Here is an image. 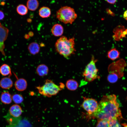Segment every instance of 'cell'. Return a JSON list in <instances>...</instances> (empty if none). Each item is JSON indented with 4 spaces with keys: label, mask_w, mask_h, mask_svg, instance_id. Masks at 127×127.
<instances>
[{
    "label": "cell",
    "mask_w": 127,
    "mask_h": 127,
    "mask_svg": "<svg viewBox=\"0 0 127 127\" xmlns=\"http://www.w3.org/2000/svg\"><path fill=\"white\" fill-rule=\"evenodd\" d=\"M117 100L116 96L114 94L103 96L98 103L96 111L89 116L108 121L115 119H121L123 117Z\"/></svg>",
    "instance_id": "cell-1"
},
{
    "label": "cell",
    "mask_w": 127,
    "mask_h": 127,
    "mask_svg": "<svg viewBox=\"0 0 127 127\" xmlns=\"http://www.w3.org/2000/svg\"><path fill=\"white\" fill-rule=\"evenodd\" d=\"M75 45L74 37L68 39L63 36L57 40L55 47L56 51L60 55L65 58H68L76 51Z\"/></svg>",
    "instance_id": "cell-2"
},
{
    "label": "cell",
    "mask_w": 127,
    "mask_h": 127,
    "mask_svg": "<svg viewBox=\"0 0 127 127\" xmlns=\"http://www.w3.org/2000/svg\"><path fill=\"white\" fill-rule=\"evenodd\" d=\"M77 16L74 9L67 6L62 7L56 13L57 18L59 21L65 24H71Z\"/></svg>",
    "instance_id": "cell-3"
},
{
    "label": "cell",
    "mask_w": 127,
    "mask_h": 127,
    "mask_svg": "<svg viewBox=\"0 0 127 127\" xmlns=\"http://www.w3.org/2000/svg\"><path fill=\"white\" fill-rule=\"evenodd\" d=\"M63 84L59 86L50 79H47L44 84L36 87L39 92L42 95L48 97L56 95L64 87Z\"/></svg>",
    "instance_id": "cell-4"
},
{
    "label": "cell",
    "mask_w": 127,
    "mask_h": 127,
    "mask_svg": "<svg viewBox=\"0 0 127 127\" xmlns=\"http://www.w3.org/2000/svg\"><path fill=\"white\" fill-rule=\"evenodd\" d=\"M97 61L93 56L90 61L86 66L82 74L86 82H91L100 77L97 74L98 70L95 64Z\"/></svg>",
    "instance_id": "cell-5"
},
{
    "label": "cell",
    "mask_w": 127,
    "mask_h": 127,
    "mask_svg": "<svg viewBox=\"0 0 127 127\" xmlns=\"http://www.w3.org/2000/svg\"><path fill=\"white\" fill-rule=\"evenodd\" d=\"M8 123L6 127H32L29 121L21 117L16 118L11 116L8 112L5 116Z\"/></svg>",
    "instance_id": "cell-6"
},
{
    "label": "cell",
    "mask_w": 127,
    "mask_h": 127,
    "mask_svg": "<svg viewBox=\"0 0 127 127\" xmlns=\"http://www.w3.org/2000/svg\"><path fill=\"white\" fill-rule=\"evenodd\" d=\"M82 106L86 111L89 116L94 113L97 110L98 106L97 102L94 99L84 98Z\"/></svg>",
    "instance_id": "cell-7"
},
{
    "label": "cell",
    "mask_w": 127,
    "mask_h": 127,
    "mask_svg": "<svg viewBox=\"0 0 127 127\" xmlns=\"http://www.w3.org/2000/svg\"><path fill=\"white\" fill-rule=\"evenodd\" d=\"M8 33V29L3 26L0 22V52L4 56H5L4 52V42L7 39Z\"/></svg>",
    "instance_id": "cell-8"
},
{
    "label": "cell",
    "mask_w": 127,
    "mask_h": 127,
    "mask_svg": "<svg viewBox=\"0 0 127 127\" xmlns=\"http://www.w3.org/2000/svg\"><path fill=\"white\" fill-rule=\"evenodd\" d=\"M8 112L12 117L17 118L20 116L22 113V110L19 105L14 104L10 107Z\"/></svg>",
    "instance_id": "cell-9"
},
{
    "label": "cell",
    "mask_w": 127,
    "mask_h": 127,
    "mask_svg": "<svg viewBox=\"0 0 127 127\" xmlns=\"http://www.w3.org/2000/svg\"><path fill=\"white\" fill-rule=\"evenodd\" d=\"M27 84L26 80L24 79H18L16 81L15 86L16 89L18 91H22L27 88Z\"/></svg>",
    "instance_id": "cell-10"
},
{
    "label": "cell",
    "mask_w": 127,
    "mask_h": 127,
    "mask_svg": "<svg viewBox=\"0 0 127 127\" xmlns=\"http://www.w3.org/2000/svg\"><path fill=\"white\" fill-rule=\"evenodd\" d=\"M13 85V82L9 77L2 78L0 80V86L3 89H8L11 88Z\"/></svg>",
    "instance_id": "cell-11"
},
{
    "label": "cell",
    "mask_w": 127,
    "mask_h": 127,
    "mask_svg": "<svg viewBox=\"0 0 127 127\" xmlns=\"http://www.w3.org/2000/svg\"><path fill=\"white\" fill-rule=\"evenodd\" d=\"M51 32L52 34L56 36H59L62 35L64 32L63 26L59 24H56L52 27Z\"/></svg>",
    "instance_id": "cell-12"
},
{
    "label": "cell",
    "mask_w": 127,
    "mask_h": 127,
    "mask_svg": "<svg viewBox=\"0 0 127 127\" xmlns=\"http://www.w3.org/2000/svg\"><path fill=\"white\" fill-rule=\"evenodd\" d=\"M0 99L1 102L5 104L10 103L12 99L11 94L8 91H4L1 93Z\"/></svg>",
    "instance_id": "cell-13"
},
{
    "label": "cell",
    "mask_w": 127,
    "mask_h": 127,
    "mask_svg": "<svg viewBox=\"0 0 127 127\" xmlns=\"http://www.w3.org/2000/svg\"><path fill=\"white\" fill-rule=\"evenodd\" d=\"M36 71L38 75L40 76H43L47 75L49 69L46 65L44 64H42L37 66Z\"/></svg>",
    "instance_id": "cell-14"
},
{
    "label": "cell",
    "mask_w": 127,
    "mask_h": 127,
    "mask_svg": "<svg viewBox=\"0 0 127 127\" xmlns=\"http://www.w3.org/2000/svg\"><path fill=\"white\" fill-rule=\"evenodd\" d=\"M40 47L36 42H33L30 43L28 47V49L31 54L35 55L38 53L40 51Z\"/></svg>",
    "instance_id": "cell-15"
},
{
    "label": "cell",
    "mask_w": 127,
    "mask_h": 127,
    "mask_svg": "<svg viewBox=\"0 0 127 127\" xmlns=\"http://www.w3.org/2000/svg\"><path fill=\"white\" fill-rule=\"evenodd\" d=\"M0 73L3 75L10 77L12 75L10 67L6 64H3L0 67Z\"/></svg>",
    "instance_id": "cell-16"
},
{
    "label": "cell",
    "mask_w": 127,
    "mask_h": 127,
    "mask_svg": "<svg viewBox=\"0 0 127 127\" xmlns=\"http://www.w3.org/2000/svg\"><path fill=\"white\" fill-rule=\"evenodd\" d=\"M51 12L50 9L48 7L43 6L41 8L39 11V16L43 18L48 17L51 14Z\"/></svg>",
    "instance_id": "cell-17"
},
{
    "label": "cell",
    "mask_w": 127,
    "mask_h": 127,
    "mask_svg": "<svg viewBox=\"0 0 127 127\" xmlns=\"http://www.w3.org/2000/svg\"><path fill=\"white\" fill-rule=\"evenodd\" d=\"M66 85L68 89L72 91L76 90L78 87V84L77 82L73 79H69L67 80L66 82Z\"/></svg>",
    "instance_id": "cell-18"
},
{
    "label": "cell",
    "mask_w": 127,
    "mask_h": 127,
    "mask_svg": "<svg viewBox=\"0 0 127 127\" xmlns=\"http://www.w3.org/2000/svg\"><path fill=\"white\" fill-rule=\"evenodd\" d=\"M120 53L115 48H113L109 51L107 53L108 58L111 60H115L119 57Z\"/></svg>",
    "instance_id": "cell-19"
},
{
    "label": "cell",
    "mask_w": 127,
    "mask_h": 127,
    "mask_svg": "<svg viewBox=\"0 0 127 127\" xmlns=\"http://www.w3.org/2000/svg\"><path fill=\"white\" fill-rule=\"evenodd\" d=\"M39 2L36 0H28L27 2V7L29 10L32 11H35L38 8Z\"/></svg>",
    "instance_id": "cell-20"
},
{
    "label": "cell",
    "mask_w": 127,
    "mask_h": 127,
    "mask_svg": "<svg viewBox=\"0 0 127 127\" xmlns=\"http://www.w3.org/2000/svg\"><path fill=\"white\" fill-rule=\"evenodd\" d=\"M121 119H115L109 121V127H127V124L121 123Z\"/></svg>",
    "instance_id": "cell-21"
},
{
    "label": "cell",
    "mask_w": 127,
    "mask_h": 127,
    "mask_svg": "<svg viewBox=\"0 0 127 127\" xmlns=\"http://www.w3.org/2000/svg\"><path fill=\"white\" fill-rule=\"evenodd\" d=\"M16 10L17 12L21 15H26L28 12V9L24 5L20 4L16 7Z\"/></svg>",
    "instance_id": "cell-22"
},
{
    "label": "cell",
    "mask_w": 127,
    "mask_h": 127,
    "mask_svg": "<svg viewBox=\"0 0 127 127\" xmlns=\"http://www.w3.org/2000/svg\"><path fill=\"white\" fill-rule=\"evenodd\" d=\"M12 99L14 102L16 103H20L23 100L22 96L20 94H16L13 95L12 96Z\"/></svg>",
    "instance_id": "cell-23"
},
{
    "label": "cell",
    "mask_w": 127,
    "mask_h": 127,
    "mask_svg": "<svg viewBox=\"0 0 127 127\" xmlns=\"http://www.w3.org/2000/svg\"><path fill=\"white\" fill-rule=\"evenodd\" d=\"M117 75L114 73H111L107 77V79L110 83H113L116 82L118 79Z\"/></svg>",
    "instance_id": "cell-24"
},
{
    "label": "cell",
    "mask_w": 127,
    "mask_h": 127,
    "mask_svg": "<svg viewBox=\"0 0 127 127\" xmlns=\"http://www.w3.org/2000/svg\"><path fill=\"white\" fill-rule=\"evenodd\" d=\"M95 127H109V121L104 120H98Z\"/></svg>",
    "instance_id": "cell-25"
},
{
    "label": "cell",
    "mask_w": 127,
    "mask_h": 127,
    "mask_svg": "<svg viewBox=\"0 0 127 127\" xmlns=\"http://www.w3.org/2000/svg\"><path fill=\"white\" fill-rule=\"evenodd\" d=\"M4 17V15L3 12L0 10V20L2 19Z\"/></svg>",
    "instance_id": "cell-26"
},
{
    "label": "cell",
    "mask_w": 127,
    "mask_h": 127,
    "mask_svg": "<svg viewBox=\"0 0 127 127\" xmlns=\"http://www.w3.org/2000/svg\"><path fill=\"white\" fill-rule=\"evenodd\" d=\"M123 17L124 19L127 20V10L124 12Z\"/></svg>",
    "instance_id": "cell-27"
},
{
    "label": "cell",
    "mask_w": 127,
    "mask_h": 127,
    "mask_svg": "<svg viewBox=\"0 0 127 127\" xmlns=\"http://www.w3.org/2000/svg\"><path fill=\"white\" fill-rule=\"evenodd\" d=\"M106 1L110 4H114L117 1L116 0H106Z\"/></svg>",
    "instance_id": "cell-28"
},
{
    "label": "cell",
    "mask_w": 127,
    "mask_h": 127,
    "mask_svg": "<svg viewBox=\"0 0 127 127\" xmlns=\"http://www.w3.org/2000/svg\"><path fill=\"white\" fill-rule=\"evenodd\" d=\"M29 36H33V33L32 32H29Z\"/></svg>",
    "instance_id": "cell-29"
},
{
    "label": "cell",
    "mask_w": 127,
    "mask_h": 127,
    "mask_svg": "<svg viewBox=\"0 0 127 127\" xmlns=\"http://www.w3.org/2000/svg\"><path fill=\"white\" fill-rule=\"evenodd\" d=\"M29 35H26L25 36V38L28 39L29 38Z\"/></svg>",
    "instance_id": "cell-30"
}]
</instances>
